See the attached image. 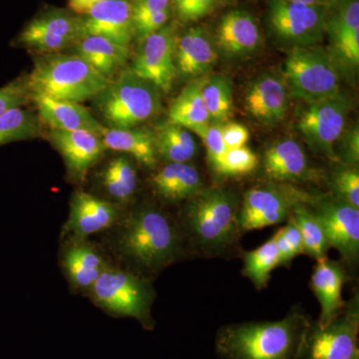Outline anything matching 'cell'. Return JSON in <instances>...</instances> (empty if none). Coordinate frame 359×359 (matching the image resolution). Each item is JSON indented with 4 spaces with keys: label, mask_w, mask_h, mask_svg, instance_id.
Wrapping results in <instances>:
<instances>
[{
    "label": "cell",
    "mask_w": 359,
    "mask_h": 359,
    "mask_svg": "<svg viewBox=\"0 0 359 359\" xmlns=\"http://www.w3.org/2000/svg\"><path fill=\"white\" fill-rule=\"evenodd\" d=\"M341 137L340 157L346 162L347 166L358 167L359 161V130L358 125Z\"/></svg>",
    "instance_id": "obj_43"
},
{
    "label": "cell",
    "mask_w": 359,
    "mask_h": 359,
    "mask_svg": "<svg viewBox=\"0 0 359 359\" xmlns=\"http://www.w3.org/2000/svg\"><path fill=\"white\" fill-rule=\"evenodd\" d=\"M238 210L237 197L230 191L202 190L187 205L185 224L202 250L219 252L237 240Z\"/></svg>",
    "instance_id": "obj_4"
},
{
    "label": "cell",
    "mask_w": 359,
    "mask_h": 359,
    "mask_svg": "<svg viewBox=\"0 0 359 359\" xmlns=\"http://www.w3.org/2000/svg\"><path fill=\"white\" fill-rule=\"evenodd\" d=\"M106 149L127 153L143 166L154 169L157 165L154 135L147 129H113L105 127L100 134Z\"/></svg>",
    "instance_id": "obj_27"
},
{
    "label": "cell",
    "mask_w": 359,
    "mask_h": 359,
    "mask_svg": "<svg viewBox=\"0 0 359 359\" xmlns=\"http://www.w3.org/2000/svg\"><path fill=\"white\" fill-rule=\"evenodd\" d=\"M289 96L283 78L266 73L250 84L245 93V105L248 112L257 121L275 126L287 115Z\"/></svg>",
    "instance_id": "obj_18"
},
{
    "label": "cell",
    "mask_w": 359,
    "mask_h": 359,
    "mask_svg": "<svg viewBox=\"0 0 359 359\" xmlns=\"http://www.w3.org/2000/svg\"><path fill=\"white\" fill-rule=\"evenodd\" d=\"M202 95L212 123L224 124L233 114V88L228 77L214 75L204 80Z\"/></svg>",
    "instance_id": "obj_33"
},
{
    "label": "cell",
    "mask_w": 359,
    "mask_h": 359,
    "mask_svg": "<svg viewBox=\"0 0 359 359\" xmlns=\"http://www.w3.org/2000/svg\"><path fill=\"white\" fill-rule=\"evenodd\" d=\"M131 0H103L80 16L82 37L96 35L129 47L134 37Z\"/></svg>",
    "instance_id": "obj_16"
},
{
    "label": "cell",
    "mask_w": 359,
    "mask_h": 359,
    "mask_svg": "<svg viewBox=\"0 0 359 359\" xmlns=\"http://www.w3.org/2000/svg\"><path fill=\"white\" fill-rule=\"evenodd\" d=\"M316 198L287 184L269 183L250 189L238 210L240 231L263 229L287 221L297 205Z\"/></svg>",
    "instance_id": "obj_8"
},
{
    "label": "cell",
    "mask_w": 359,
    "mask_h": 359,
    "mask_svg": "<svg viewBox=\"0 0 359 359\" xmlns=\"http://www.w3.org/2000/svg\"><path fill=\"white\" fill-rule=\"evenodd\" d=\"M358 297L330 325L309 323L295 359H359Z\"/></svg>",
    "instance_id": "obj_9"
},
{
    "label": "cell",
    "mask_w": 359,
    "mask_h": 359,
    "mask_svg": "<svg viewBox=\"0 0 359 359\" xmlns=\"http://www.w3.org/2000/svg\"><path fill=\"white\" fill-rule=\"evenodd\" d=\"M80 16L53 9L33 18L18 36V43L39 53L55 54L81 39Z\"/></svg>",
    "instance_id": "obj_14"
},
{
    "label": "cell",
    "mask_w": 359,
    "mask_h": 359,
    "mask_svg": "<svg viewBox=\"0 0 359 359\" xmlns=\"http://www.w3.org/2000/svg\"><path fill=\"white\" fill-rule=\"evenodd\" d=\"M118 250L139 268L157 271L173 263L180 252L174 224L152 207L135 210L125 219L118 238Z\"/></svg>",
    "instance_id": "obj_2"
},
{
    "label": "cell",
    "mask_w": 359,
    "mask_h": 359,
    "mask_svg": "<svg viewBox=\"0 0 359 359\" xmlns=\"http://www.w3.org/2000/svg\"><path fill=\"white\" fill-rule=\"evenodd\" d=\"M325 34L330 40L328 53L339 71L354 73L359 66L358 0H335L328 7Z\"/></svg>",
    "instance_id": "obj_13"
},
{
    "label": "cell",
    "mask_w": 359,
    "mask_h": 359,
    "mask_svg": "<svg viewBox=\"0 0 359 359\" xmlns=\"http://www.w3.org/2000/svg\"><path fill=\"white\" fill-rule=\"evenodd\" d=\"M71 49L73 55L83 59L109 80L126 65L131 53L129 47L122 46L96 35L81 37Z\"/></svg>",
    "instance_id": "obj_25"
},
{
    "label": "cell",
    "mask_w": 359,
    "mask_h": 359,
    "mask_svg": "<svg viewBox=\"0 0 359 359\" xmlns=\"http://www.w3.org/2000/svg\"><path fill=\"white\" fill-rule=\"evenodd\" d=\"M101 1L103 0H68V4L73 13L84 15Z\"/></svg>",
    "instance_id": "obj_45"
},
{
    "label": "cell",
    "mask_w": 359,
    "mask_h": 359,
    "mask_svg": "<svg viewBox=\"0 0 359 359\" xmlns=\"http://www.w3.org/2000/svg\"><path fill=\"white\" fill-rule=\"evenodd\" d=\"M119 217L112 203L91 194L77 192L71 201L67 231L79 238L88 237L113 226Z\"/></svg>",
    "instance_id": "obj_22"
},
{
    "label": "cell",
    "mask_w": 359,
    "mask_h": 359,
    "mask_svg": "<svg viewBox=\"0 0 359 359\" xmlns=\"http://www.w3.org/2000/svg\"><path fill=\"white\" fill-rule=\"evenodd\" d=\"M309 205H297L290 217L294 219V223L301 231L304 254L318 261L327 257L330 245L328 244L323 226Z\"/></svg>",
    "instance_id": "obj_32"
},
{
    "label": "cell",
    "mask_w": 359,
    "mask_h": 359,
    "mask_svg": "<svg viewBox=\"0 0 359 359\" xmlns=\"http://www.w3.org/2000/svg\"><path fill=\"white\" fill-rule=\"evenodd\" d=\"M297 128L313 152L335 159L334 145L344 133L351 101L344 94L304 103Z\"/></svg>",
    "instance_id": "obj_10"
},
{
    "label": "cell",
    "mask_w": 359,
    "mask_h": 359,
    "mask_svg": "<svg viewBox=\"0 0 359 359\" xmlns=\"http://www.w3.org/2000/svg\"><path fill=\"white\" fill-rule=\"evenodd\" d=\"M222 125L217 123H210L207 126L194 130L196 133L202 139L207 150L208 161L212 171L219 175L222 161L226 154V149L224 145L223 137H222Z\"/></svg>",
    "instance_id": "obj_39"
},
{
    "label": "cell",
    "mask_w": 359,
    "mask_h": 359,
    "mask_svg": "<svg viewBox=\"0 0 359 359\" xmlns=\"http://www.w3.org/2000/svg\"><path fill=\"white\" fill-rule=\"evenodd\" d=\"M66 273L71 283L80 289H91L102 273V257L90 245L77 244L66 250Z\"/></svg>",
    "instance_id": "obj_30"
},
{
    "label": "cell",
    "mask_w": 359,
    "mask_h": 359,
    "mask_svg": "<svg viewBox=\"0 0 359 359\" xmlns=\"http://www.w3.org/2000/svg\"><path fill=\"white\" fill-rule=\"evenodd\" d=\"M101 181L110 197L120 203L132 199L138 184L133 163L125 156L110 161L101 174Z\"/></svg>",
    "instance_id": "obj_31"
},
{
    "label": "cell",
    "mask_w": 359,
    "mask_h": 359,
    "mask_svg": "<svg viewBox=\"0 0 359 359\" xmlns=\"http://www.w3.org/2000/svg\"><path fill=\"white\" fill-rule=\"evenodd\" d=\"M153 135L158 158L168 163H188L197 153L192 133L170 120L158 124Z\"/></svg>",
    "instance_id": "obj_28"
},
{
    "label": "cell",
    "mask_w": 359,
    "mask_h": 359,
    "mask_svg": "<svg viewBox=\"0 0 359 359\" xmlns=\"http://www.w3.org/2000/svg\"><path fill=\"white\" fill-rule=\"evenodd\" d=\"M175 11L180 20L190 22L208 15L219 0H173Z\"/></svg>",
    "instance_id": "obj_40"
},
{
    "label": "cell",
    "mask_w": 359,
    "mask_h": 359,
    "mask_svg": "<svg viewBox=\"0 0 359 359\" xmlns=\"http://www.w3.org/2000/svg\"><path fill=\"white\" fill-rule=\"evenodd\" d=\"M25 82L14 80L0 88V116L14 108L22 107L30 98Z\"/></svg>",
    "instance_id": "obj_41"
},
{
    "label": "cell",
    "mask_w": 359,
    "mask_h": 359,
    "mask_svg": "<svg viewBox=\"0 0 359 359\" xmlns=\"http://www.w3.org/2000/svg\"><path fill=\"white\" fill-rule=\"evenodd\" d=\"M172 0H135L132 4L134 26L156 14L171 8Z\"/></svg>",
    "instance_id": "obj_42"
},
{
    "label": "cell",
    "mask_w": 359,
    "mask_h": 359,
    "mask_svg": "<svg viewBox=\"0 0 359 359\" xmlns=\"http://www.w3.org/2000/svg\"><path fill=\"white\" fill-rule=\"evenodd\" d=\"M309 323L294 311L278 321L226 325L217 335V351L224 359H295Z\"/></svg>",
    "instance_id": "obj_1"
},
{
    "label": "cell",
    "mask_w": 359,
    "mask_h": 359,
    "mask_svg": "<svg viewBox=\"0 0 359 359\" xmlns=\"http://www.w3.org/2000/svg\"><path fill=\"white\" fill-rule=\"evenodd\" d=\"M346 280V271L339 262L327 257L318 259L311 276V289L320 304V316L318 321L320 327L330 325L346 306L341 297Z\"/></svg>",
    "instance_id": "obj_21"
},
{
    "label": "cell",
    "mask_w": 359,
    "mask_h": 359,
    "mask_svg": "<svg viewBox=\"0 0 359 359\" xmlns=\"http://www.w3.org/2000/svg\"><path fill=\"white\" fill-rule=\"evenodd\" d=\"M295 4H306V6H318L330 7L334 4L335 0H285Z\"/></svg>",
    "instance_id": "obj_46"
},
{
    "label": "cell",
    "mask_w": 359,
    "mask_h": 359,
    "mask_svg": "<svg viewBox=\"0 0 359 359\" xmlns=\"http://www.w3.org/2000/svg\"><path fill=\"white\" fill-rule=\"evenodd\" d=\"M283 81L292 98L313 102L340 92V71L323 47H292L285 59Z\"/></svg>",
    "instance_id": "obj_6"
},
{
    "label": "cell",
    "mask_w": 359,
    "mask_h": 359,
    "mask_svg": "<svg viewBox=\"0 0 359 359\" xmlns=\"http://www.w3.org/2000/svg\"><path fill=\"white\" fill-rule=\"evenodd\" d=\"M204 80L188 85L170 106L169 120L184 128L194 131L211 123L202 95Z\"/></svg>",
    "instance_id": "obj_29"
},
{
    "label": "cell",
    "mask_w": 359,
    "mask_h": 359,
    "mask_svg": "<svg viewBox=\"0 0 359 359\" xmlns=\"http://www.w3.org/2000/svg\"><path fill=\"white\" fill-rule=\"evenodd\" d=\"M222 137L228 150L245 147L250 139V132L244 125L226 123L222 125Z\"/></svg>",
    "instance_id": "obj_44"
},
{
    "label": "cell",
    "mask_w": 359,
    "mask_h": 359,
    "mask_svg": "<svg viewBox=\"0 0 359 359\" xmlns=\"http://www.w3.org/2000/svg\"><path fill=\"white\" fill-rule=\"evenodd\" d=\"M39 134V121L32 111L14 108L0 116V146L29 140Z\"/></svg>",
    "instance_id": "obj_35"
},
{
    "label": "cell",
    "mask_w": 359,
    "mask_h": 359,
    "mask_svg": "<svg viewBox=\"0 0 359 359\" xmlns=\"http://www.w3.org/2000/svg\"><path fill=\"white\" fill-rule=\"evenodd\" d=\"M259 165L257 156L248 147L229 149L219 168V176L238 177L252 173Z\"/></svg>",
    "instance_id": "obj_38"
},
{
    "label": "cell",
    "mask_w": 359,
    "mask_h": 359,
    "mask_svg": "<svg viewBox=\"0 0 359 359\" xmlns=\"http://www.w3.org/2000/svg\"><path fill=\"white\" fill-rule=\"evenodd\" d=\"M49 139L62 156L68 172L73 178L83 180L106 150L100 135L76 130L51 129Z\"/></svg>",
    "instance_id": "obj_17"
},
{
    "label": "cell",
    "mask_w": 359,
    "mask_h": 359,
    "mask_svg": "<svg viewBox=\"0 0 359 359\" xmlns=\"http://www.w3.org/2000/svg\"><path fill=\"white\" fill-rule=\"evenodd\" d=\"M32 98L36 104L40 117L51 129L66 131L83 130L100 135L105 128L80 103L58 100L43 95L32 96Z\"/></svg>",
    "instance_id": "obj_24"
},
{
    "label": "cell",
    "mask_w": 359,
    "mask_h": 359,
    "mask_svg": "<svg viewBox=\"0 0 359 359\" xmlns=\"http://www.w3.org/2000/svg\"><path fill=\"white\" fill-rule=\"evenodd\" d=\"M276 243L278 252V266H287L299 255L304 254L301 231L290 217L283 228L276 231Z\"/></svg>",
    "instance_id": "obj_36"
},
{
    "label": "cell",
    "mask_w": 359,
    "mask_h": 359,
    "mask_svg": "<svg viewBox=\"0 0 359 359\" xmlns=\"http://www.w3.org/2000/svg\"><path fill=\"white\" fill-rule=\"evenodd\" d=\"M332 192L334 198L359 209V172L358 167H344L335 171L332 176Z\"/></svg>",
    "instance_id": "obj_37"
},
{
    "label": "cell",
    "mask_w": 359,
    "mask_h": 359,
    "mask_svg": "<svg viewBox=\"0 0 359 359\" xmlns=\"http://www.w3.org/2000/svg\"><path fill=\"white\" fill-rule=\"evenodd\" d=\"M278 266V252L273 235L261 247L245 252L243 275L249 278L257 290L266 289L271 280V271Z\"/></svg>",
    "instance_id": "obj_34"
},
{
    "label": "cell",
    "mask_w": 359,
    "mask_h": 359,
    "mask_svg": "<svg viewBox=\"0 0 359 359\" xmlns=\"http://www.w3.org/2000/svg\"><path fill=\"white\" fill-rule=\"evenodd\" d=\"M95 105L107 128L128 129L138 126L161 109V91L154 84L137 76L131 69L120 72L95 97Z\"/></svg>",
    "instance_id": "obj_5"
},
{
    "label": "cell",
    "mask_w": 359,
    "mask_h": 359,
    "mask_svg": "<svg viewBox=\"0 0 359 359\" xmlns=\"http://www.w3.org/2000/svg\"><path fill=\"white\" fill-rule=\"evenodd\" d=\"M178 35L173 25L141 39L133 65L130 68L137 76L155 85L161 92H168L177 76L175 66V45Z\"/></svg>",
    "instance_id": "obj_12"
},
{
    "label": "cell",
    "mask_w": 359,
    "mask_h": 359,
    "mask_svg": "<svg viewBox=\"0 0 359 359\" xmlns=\"http://www.w3.org/2000/svg\"><path fill=\"white\" fill-rule=\"evenodd\" d=\"M261 32L257 21L242 11L226 13L219 22L215 34V45L224 55L244 58L259 48Z\"/></svg>",
    "instance_id": "obj_19"
},
{
    "label": "cell",
    "mask_w": 359,
    "mask_h": 359,
    "mask_svg": "<svg viewBox=\"0 0 359 359\" xmlns=\"http://www.w3.org/2000/svg\"><path fill=\"white\" fill-rule=\"evenodd\" d=\"M109 82L83 59L55 53L35 62L25 84L32 97L82 103L95 98Z\"/></svg>",
    "instance_id": "obj_3"
},
{
    "label": "cell",
    "mask_w": 359,
    "mask_h": 359,
    "mask_svg": "<svg viewBox=\"0 0 359 359\" xmlns=\"http://www.w3.org/2000/svg\"><path fill=\"white\" fill-rule=\"evenodd\" d=\"M97 304L120 316H131L152 327L150 309L154 294L146 280L122 269L104 268L102 273L91 287Z\"/></svg>",
    "instance_id": "obj_7"
},
{
    "label": "cell",
    "mask_w": 359,
    "mask_h": 359,
    "mask_svg": "<svg viewBox=\"0 0 359 359\" xmlns=\"http://www.w3.org/2000/svg\"><path fill=\"white\" fill-rule=\"evenodd\" d=\"M152 185L168 202L190 200L203 190L199 172L188 163H168L153 177Z\"/></svg>",
    "instance_id": "obj_26"
},
{
    "label": "cell",
    "mask_w": 359,
    "mask_h": 359,
    "mask_svg": "<svg viewBox=\"0 0 359 359\" xmlns=\"http://www.w3.org/2000/svg\"><path fill=\"white\" fill-rule=\"evenodd\" d=\"M309 207L323 226L330 247L346 261L355 262L359 255V209L334 197L316 198Z\"/></svg>",
    "instance_id": "obj_15"
},
{
    "label": "cell",
    "mask_w": 359,
    "mask_h": 359,
    "mask_svg": "<svg viewBox=\"0 0 359 359\" xmlns=\"http://www.w3.org/2000/svg\"><path fill=\"white\" fill-rule=\"evenodd\" d=\"M174 57L177 75L198 77L216 65L218 50L203 28L192 27L177 37Z\"/></svg>",
    "instance_id": "obj_20"
},
{
    "label": "cell",
    "mask_w": 359,
    "mask_h": 359,
    "mask_svg": "<svg viewBox=\"0 0 359 359\" xmlns=\"http://www.w3.org/2000/svg\"><path fill=\"white\" fill-rule=\"evenodd\" d=\"M328 7L271 0L269 25L283 43L292 47L313 46L325 35Z\"/></svg>",
    "instance_id": "obj_11"
},
{
    "label": "cell",
    "mask_w": 359,
    "mask_h": 359,
    "mask_svg": "<svg viewBox=\"0 0 359 359\" xmlns=\"http://www.w3.org/2000/svg\"><path fill=\"white\" fill-rule=\"evenodd\" d=\"M263 168L269 179L280 183L302 181L311 177L308 157L294 139H283L266 149Z\"/></svg>",
    "instance_id": "obj_23"
}]
</instances>
